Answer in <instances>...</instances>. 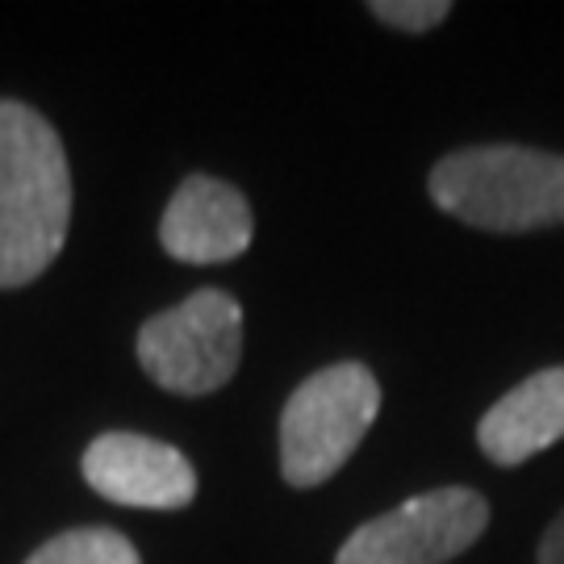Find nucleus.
<instances>
[{
  "mask_svg": "<svg viewBox=\"0 0 564 564\" xmlns=\"http://www.w3.org/2000/svg\"><path fill=\"white\" fill-rule=\"evenodd\" d=\"M72 226V172L39 109L0 101V289L39 281Z\"/></svg>",
  "mask_w": 564,
  "mask_h": 564,
  "instance_id": "nucleus-1",
  "label": "nucleus"
},
{
  "mask_svg": "<svg viewBox=\"0 0 564 564\" xmlns=\"http://www.w3.org/2000/svg\"><path fill=\"white\" fill-rule=\"evenodd\" d=\"M431 202L494 235L564 226V155L510 142L464 147L431 167Z\"/></svg>",
  "mask_w": 564,
  "mask_h": 564,
  "instance_id": "nucleus-2",
  "label": "nucleus"
},
{
  "mask_svg": "<svg viewBox=\"0 0 564 564\" xmlns=\"http://www.w3.org/2000/svg\"><path fill=\"white\" fill-rule=\"evenodd\" d=\"M381 414V384L360 360L330 364L293 389L281 414V473L297 489L330 481Z\"/></svg>",
  "mask_w": 564,
  "mask_h": 564,
  "instance_id": "nucleus-3",
  "label": "nucleus"
},
{
  "mask_svg": "<svg viewBox=\"0 0 564 564\" xmlns=\"http://www.w3.org/2000/svg\"><path fill=\"white\" fill-rule=\"evenodd\" d=\"M242 360V310L223 289H197L139 330L142 372L167 393L202 398L223 389Z\"/></svg>",
  "mask_w": 564,
  "mask_h": 564,
  "instance_id": "nucleus-4",
  "label": "nucleus"
},
{
  "mask_svg": "<svg viewBox=\"0 0 564 564\" xmlns=\"http://www.w3.org/2000/svg\"><path fill=\"white\" fill-rule=\"evenodd\" d=\"M489 506L477 489L444 485L356 527L335 564H447L481 540Z\"/></svg>",
  "mask_w": 564,
  "mask_h": 564,
  "instance_id": "nucleus-5",
  "label": "nucleus"
},
{
  "mask_svg": "<svg viewBox=\"0 0 564 564\" xmlns=\"http://www.w3.org/2000/svg\"><path fill=\"white\" fill-rule=\"evenodd\" d=\"M84 481L101 498L134 510H181L197 494L184 452L134 431H109L84 452Z\"/></svg>",
  "mask_w": 564,
  "mask_h": 564,
  "instance_id": "nucleus-6",
  "label": "nucleus"
},
{
  "mask_svg": "<svg viewBox=\"0 0 564 564\" xmlns=\"http://www.w3.org/2000/svg\"><path fill=\"white\" fill-rule=\"evenodd\" d=\"M160 242L181 263H226L251 247V205L218 176H188L167 202Z\"/></svg>",
  "mask_w": 564,
  "mask_h": 564,
  "instance_id": "nucleus-7",
  "label": "nucleus"
},
{
  "mask_svg": "<svg viewBox=\"0 0 564 564\" xmlns=\"http://www.w3.org/2000/svg\"><path fill=\"white\" fill-rule=\"evenodd\" d=\"M564 440V364L544 368L485 410L477 444L494 464H523Z\"/></svg>",
  "mask_w": 564,
  "mask_h": 564,
  "instance_id": "nucleus-8",
  "label": "nucleus"
},
{
  "mask_svg": "<svg viewBox=\"0 0 564 564\" xmlns=\"http://www.w3.org/2000/svg\"><path fill=\"white\" fill-rule=\"evenodd\" d=\"M25 564H142V556L113 527H76L46 540Z\"/></svg>",
  "mask_w": 564,
  "mask_h": 564,
  "instance_id": "nucleus-9",
  "label": "nucleus"
},
{
  "mask_svg": "<svg viewBox=\"0 0 564 564\" xmlns=\"http://www.w3.org/2000/svg\"><path fill=\"white\" fill-rule=\"evenodd\" d=\"M368 13L381 21V25L402 30V34H426V30L444 25L452 4L447 0H372Z\"/></svg>",
  "mask_w": 564,
  "mask_h": 564,
  "instance_id": "nucleus-10",
  "label": "nucleus"
},
{
  "mask_svg": "<svg viewBox=\"0 0 564 564\" xmlns=\"http://www.w3.org/2000/svg\"><path fill=\"white\" fill-rule=\"evenodd\" d=\"M535 561H540V564H564V510L556 514V523L544 531V540H540V552H535Z\"/></svg>",
  "mask_w": 564,
  "mask_h": 564,
  "instance_id": "nucleus-11",
  "label": "nucleus"
}]
</instances>
